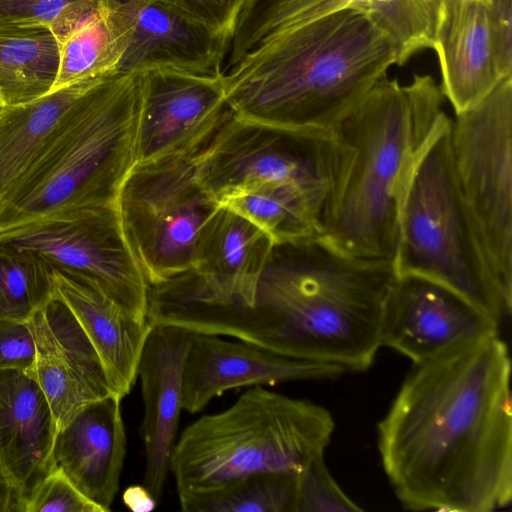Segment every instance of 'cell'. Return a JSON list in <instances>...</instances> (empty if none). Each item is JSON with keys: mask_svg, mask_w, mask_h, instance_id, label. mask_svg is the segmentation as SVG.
Masks as SVG:
<instances>
[{"mask_svg": "<svg viewBox=\"0 0 512 512\" xmlns=\"http://www.w3.org/2000/svg\"><path fill=\"white\" fill-rule=\"evenodd\" d=\"M510 376L509 350L498 334L413 364L377 426L383 469L404 508L509 506Z\"/></svg>", "mask_w": 512, "mask_h": 512, "instance_id": "obj_1", "label": "cell"}, {"mask_svg": "<svg viewBox=\"0 0 512 512\" xmlns=\"http://www.w3.org/2000/svg\"><path fill=\"white\" fill-rule=\"evenodd\" d=\"M396 63L393 42L369 16L339 9L264 36L225 74L227 103L265 127L334 132Z\"/></svg>", "mask_w": 512, "mask_h": 512, "instance_id": "obj_2", "label": "cell"}, {"mask_svg": "<svg viewBox=\"0 0 512 512\" xmlns=\"http://www.w3.org/2000/svg\"><path fill=\"white\" fill-rule=\"evenodd\" d=\"M441 87L381 78L335 129L338 174L320 238L350 257L393 263L402 200L423 151L450 124Z\"/></svg>", "mask_w": 512, "mask_h": 512, "instance_id": "obj_3", "label": "cell"}, {"mask_svg": "<svg viewBox=\"0 0 512 512\" xmlns=\"http://www.w3.org/2000/svg\"><path fill=\"white\" fill-rule=\"evenodd\" d=\"M267 265L249 311L247 341L288 357L368 369L381 347L391 262L345 255L320 237L288 245Z\"/></svg>", "mask_w": 512, "mask_h": 512, "instance_id": "obj_4", "label": "cell"}, {"mask_svg": "<svg viewBox=\"0 0 512 512\" xmlns=\"http://www.w3.org/2000/svg\"><path fill=\"white\" fill-rule=\"evenodd\" d=\"M141 73L115 72L69 107L0 205V234L97 207H117L136 163Z\"/></svg>", "mask_w": 512, "mask_h": 512, "instance_id": "obj_5", "label": "cell"}, {"mask_svg": "<svg viewBox=\"0 0 512 512\" xmlns=\"http://www.w3.org/2000/svg\"><path fill=\"white\" fill-rule=\"evenodd\" d=\"M334 429L326 408L250 387L227 409L182 431L170 461L179 503L212 496L259 473L299 474L324 454Z\"/></svg>", "mask_w": 512, "mask_h": 512, "instance_id": "obj_6", "label": "cell"}, {"mask_svg": "<svg viewBox=\"0 0 512 512\" xmlns=\"http://www.w3.org/2000/svg\"><path fill=\"white\" fill-rule=\"evenodd\" d=\"M452 121V120H451ZM450 126L429 143L402 200L394 269L440 283L498 323L506 306L455 178Z\"/></svg>", "mask_w": 512, "mask_h": 512, "instance_id": "obj_7", "label": "cell"}, {"mask_svg": "<svg viewBox=\"0 0 512 512\" xmlns=\"http://www.w3.org/2000/svg\"><path fill=\"white\" fill-rule=\"evenodd\" d=\"M194 159L200 183L218 205L267 183L289 184L310 199L323 221L341 147L332 131L287 132L242 120L230 111Z\"/></svg>", "mask_w": 512, "mask_h": 512, "instance_id": "obj_8", "label": "cell"}, {"mask_svg": "<svg viewBox=\"0 0 512 512\" xmlns=\"http://www.w3.org/2000/svg\"><path fill=\"white\" fill-rule=\"evenodd\" d=\"M194 155L136 164L119 192L126 240L153 288L192 273L204 226L220 207L200 183Z\"/></svg>", "mask_w": 512, "mask_h": 512, "instance_id": "obj_9", "label": "cell"}, {"mask_svg": "<svg viewBox=\"0 0 512 512\" xmlns=\"http://www.w3.org/2000/svg\"><path fill=\"white\" fill-rule=\"evenodd\" d=\"M452 163L497 287L512 308V75L477 104L455 114Z\"/></svg>", "mask_w": 512, "mask_h": 512, "instance_id": "obj_10", "label": "cell"}, {"mask_svg": "<svg viewBox=\"0 0 512 512\" xmlns=\"http://www.w3.org/2000/svg\"><path fill=\"white\" fill-rule=\"evenodd\" d=\"M0 241L40 257L52 271L82 280L147 321L149 283L123 231L117 207H97L29 223Z\"/></svg>", "mask_w": 512, "mask_h": 512, "instance_id": "obj_11", "label": "cell"}, {"mask_svg": "<svg viewBox=\"0 0 512 512\" xmlns=\"http://www.w3.org/2000/svg\"><path fill=\"white\" fill-rule=\"evenodd\" d=\"M270 237L239 214L219 207L204 226L192 273L150 287L148 303L167 307L248 309L272 260Z\"/></svg>", "mask_w": 512, "mask_h": 512, "instance_id": "obj_12", "label": "cell"}, {"mask_svg": "<svg viewBox=\"0 0 512 512\" xmlns=\"http://www.w3.org/2000/svg\"><path fill=\"white\" fill-rule=\"evenodd\" d=\"M141 87L135 165L196 154L231 111L225 73L150 68L141 72Z\"/></svg>", "mask_w": 512, "mask_h": 512, "instance_id": "obj_13", "label": "cell"}, {"mask_svg": "<svg viewBox=\"0 0 512 512\" xmlns=\"http://www.w3.org/2000/svg\"><path fill=\"white\" fill-rule=\"evenodd\" d=\"M499 323L450 288L398 276L389 295L381 346L425 362L454 347L498 334Z\"/></svg>", "mask_w": 512, "mask_h": 512, "instance_id": "obj_14", "label": "cell"}, {"mask_svg": "<svg viewBox=\"0 0 512 512\" xmlns=\"http://www.w3.org/2000/svg\"><path fill=\"white\" fill-rule=\"evenodd\" d=\"M122 24L126 46L118 72L173 68L218 75L232 39L160 0H109Z\"/></svg>", "mask_w": 512, "mask_h": 512, "instance_id": "obj_15", "label": "cell"}, {"mask_svg": "<svg viewBox=\"0 0 512 512\" xmlns=\"http://www.w3.org/2000/svg\"><path fill=\"white\" fill-rule=\"evenodd\" d=\"M346 371L337 364L288 357L240 340L197 333L184 365L182 410L200 412L212 399L235 388L335 378Z\"/></svg>", "mask_w": 512, "mask_h": 512, "instance_id": "obj_16", "label": "cell"}, {"mask_svg": "<svg viewBox=\"0 0 512 512\" xmlns=\"http://www.w3.org/2000/svg\"><path fill=\"white\" fill-rule=\"evenodd\" d=\"M28 324L36 346L34 377L57 430L86 404L114 394L97 352L63 301L53 295Z\"/></svg>", "mask_w": 512, "mask_h": 512, "instance_id": "obj_17", "label": "cell"}, {"mask_svg": "<svg viewBox=\"0 0 512 512\" xmlns=\"http://www.w3.org/2000/svg\"><path fill=\"white\" fill-rule=\"evenodd\" d=\"M196 334L177 325H152L137 366L144 403L141 426L145 451L143 485L157 502L170 472L182 410L184 365Z\"/></svg>", "mask_w": 512, "mask_h": 512, "instance_id": "obj_18", "label": "cell"}, {"mask_svg": "<svg viewBox=\"0 0 512 512\" xmlns=\"http://www.w3.org/2000/svg\"><path fill=\"white\" fill-rule=\"evenodd\" d=\"M57 425L34 373L0 370V468L18 512L54 469Z\"/></svg>", "mask_w": 512, "mask_h": 512, "instance_id": "obj_19", "label": "cell"}, {"mask_svg": "<svg viewBox=\"0 0 512 512\" xmlns=\"http://www.w3.org/2000/svg\"><path fill=\"white\" fill-rule=\"evenodd\" d=\"M433 50L441 90L455 114L482 100L504 77L486 0H440Z\"/></svg>", "mask_w": 512, "mask_h": 512, "instance_id": "obj_20", "label": "cell"}, {"mask_svg": "<svg viewBox=\"0 0 512 512\" xmlns=\"http://www.w3.org/2000/svg\"><path fill=\"white\" fill-rule=\"evenodd\" d=\"M121 400L110 394L86 404L57 430L53 445L54 468L103 512L118 492L126 454Z\"/></svg>", "mask_w": 512, "mask_h": 512, "instance_id": "obj_21", "label": "cell"}, {"mask_svg": "<svg viewBox=\"0 0 512 512\" xmlns=\"http://www.w3.org/2000/svg\"><path fill=\"white\" fill-rule=\"evenodd\" d=\"M53 295L73 313L103 365L114 394L123 399L137 379V366L151 326L128 314L92 285L52 271Z\"/></svg>", "mask_w": 512, "mask_h": 512, "instance_id": "obj_22", "label": "cell"}, {"mask_svg": "<svg viewBox=\"0 0 512 512\" xmlns=\"http://www.w3.org/2000/svg\"><path fill=\"white\" fill-rule=\"evenodd\" d=\"M440 0H292L275 15L265 36L278 28L302 23L330 12L352 8L369 16L390 38L396 65L433 48Z\"/></svg>", "mask_w": 512, "mask_h": 512, "instance_id": "obj_23", "label": "cell"}, {"mask_svg": "<svg viewBox=\"0 0 512 512\" xmlns=\"http://www.w3.org/2000/svg\"><path fill=\"white\" fill-rule=\"evenodd\" d=\"M60 42L36 21L0 16V100L4 106L31 102L52 90Z\"/></svg>", "mask_w": 512, "mask_h": 512, "instance_id": "obj_24", "label": "cell"}, {"mask_svg": "<svg viewBox=\"0 0 512 512\" xmlns=\"http://www.w3.org/2000/svg\"><path fill=\"white\" fill-rule=\"evenodd\" d=\"M100 78L78 81L25 104L2 107L0 205L20 181L69 107Z\"/></svg>", "mask_w": 512, "mask_h": 512, "instance_id": "obj_25", "label": "cell"}, {"mask_svg": "<svg viewBox=\"0 0 512 512\" xmlns=\"http://www.w3.org/2000/svg\"><path fill=\"white\" fill-rule=\"evenodd\" d=\"M219 206L253 223L275 247L297 244L322 233L316 207L300 189L289 184L267 183L226 199Z\"/></svg>", "mask_w": 512, "mask_h": 512, "instance_id": "obj_26", "label": "cell"}, {"mask_svg": "<svg viewBox=\"0 0 512 512\" xmlns=\"http://www.w3.org/2000/svg\"><path fill=\"white\" fill-rule=\"evenodd\" d=\"M126 46L122 24L109 0L60 44V60L52 91L81 80L118 72Z\"/></svg>", "mask_w": 512, "mask_h": 512, "instance_id": "obj_27", "label": "cell"}, {"mask_svg": "<svg viewBox=\"0 0 512 512\" xmlns=\"http://www.w3.org/2000/svg\"><path fill=\"white\" fill-rule=\"evenodd\" d=\"M52 297L51 268L34 253L0 241V319L28 322Z\"/></svg>", "mask_w": 512, "mask_h": 512, "instance_id": "obj_28", "label": "cell"}, {"mask_svg": "<svg viewBox=\"0 0 512 512\" xmlns=\"http://www.w3.org/2000/svg\"><path fill=\"white\" fill-rule=\"evenodd\" d=\"M298 475L259 473L209 497L180 505L184 512H295Z\"/></svg>", "mask_w": 512, "mask_h": 512, "instance_id": "obj_29", "label": "cell"}, {"mask_svg": "<svg viewBox=\"0 0 512 512\" xmlns=\"http://www.w3.org/2000/svg\"><path fill=\"white\" fill-rule=\"evenodd\" d=\"M100 0H0V16L48 26L60 44L98 10Z\"/></svg>", "mask_w": 512, "mask_h": 512, "instance_id": "obj_30", "label": "cell"}, {"mask_svg": "<svg viewBox=\"0 0 512 512\" xmlns=\"http://www.w3.org/2000/svg\"><path fill=\"white\" fill-rule=\"evenodd\" d=\"M363 509L337 484L324 454L314 457L298 475L295 512H359Z\"/></svg>", "mask_w": 512, "mask_h": 512, "instance_id": "obj_31", "label": "cell"}, {"mask_svg": "<svg viewBox=\"0 0 512 512\" xmlns=\"http://www.w3.org/2000/svg\"><path fill=\"white\" fill-rule=\"evenodd\" d=\"M103 512L83 495L67 476L54 468L26 502L22 512Z\"/></svg>", "mask_w": 512, "mask_h": 512, "instance_id": "obj_32", "label": "cell"}, {"mask_svg": "<svg viewBox=\"0 0 512 512\" xmlns=\"http://www.w3.org/2000/svg\"><path fill=\"white\" fill-rule=\"evenodd\" d=\"M292 0H245L230 47L229 67L234 66L266 34L275 15Z\"/></svg>", "mask_w": 512, "mask_h": 512, "instance_id": "obj_33", "label": "cell"}, {"mask_svg": "<svg viewBox=\"0 0 512 512\" xmlns=\"http://www.w3.org/2000/svg\"><path fill=\"white\" fill-rule=\"evenodd\" d=\"M232 39L245 0H160Z\"/></svg>", "mask_w": 512, "mask_h": 512, "instance_id": "obj_34", "label": "cell"}, {"mask_svg": "<svg viewBox=\"0 0 512 512\" xmlns=\"http://www.w3.org/2000/svg\"><path fill=\"white\" fill-rule=\"evenodd\" d=\"M35 340L28 322L0 319V370L34 373Z\"/></svg>", "mask_w": 512, "mask_h": 512, "instance_id": "obj_35", "label": "cell"}, {"mask_svg": "<svg viewBox=\"0 0 512 512\" xmlns=\"http://www.w3.org/2000/svg\"><path fill=\"white\" fill-rule=\"evenodd\" d=\"M494 31L500 68L512 75V0H486Z\"/></svg>", "mask_w": 512, "mask_h": 512, "instance_id": "obj_36", "label": "cell"}, {"mask_svg": "<svg viewBox=\"0 0 512 512\" xmlns=\"http://www.w3.org/2000/svg\"><path fill=\"white\" fill-rule=\"evenodd\" d=\"M122 500L133 512H150L157 506V501L144 485H132L125 489Z\"/></svg>", "mask_w": 512, "mask_h": 512, "instance_id": "obj_37", "label": "cell"}, {"mask_svg": "<svg viewBox=\"0 0 512 512\" xmlns=\"http://www.w3.org/2000/svg\"><path fill=\"white\" fill-rule=\"evenodd\" d=\"M0 512H17L14 492L0 468Z\"/></svg>", "mask_w": 512, "mask_h": 512, "instance_id": "obj_38", "label": "cell"}, {"mask_svg": "<svg viewBox=\"0 0 512 512\" xmlns=\"http://www.w3.org/2000/svg\"><path fill=\"white\" fill-rule=\"evenodd\" d=\"M3 106H4V105L2 104V102H1V100H0V111H1V109H2V107H3Z\"/></svg>", "mask_w": 512, "mask_h": 512, "instance_id": "obj_39", "label": "cell"}]
</instances>
